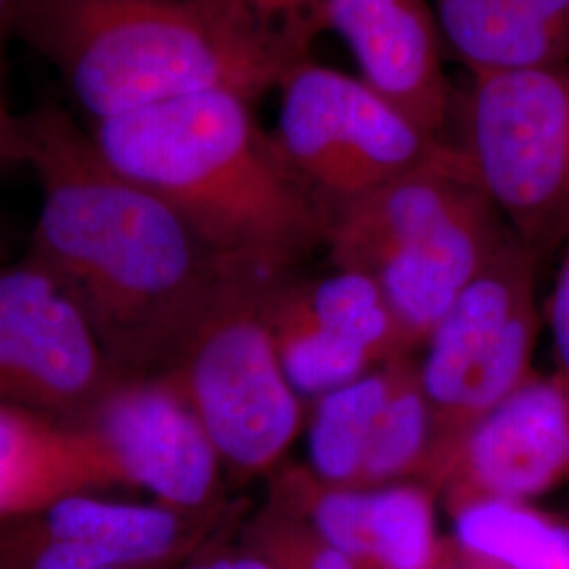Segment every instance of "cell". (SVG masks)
<instances>
[{"mask_svg":"<svg viewBox=\"0 0 569 569\" xmlns=\"http://www.w3.org/2000/svg\"><path fill=\"white\" fill-rule=\"evenodd\" d=\"M326 28L345 39L361 79L437 140H446L453 96L446 44L430 0H323Z\"/></svg>","mask_w":569,"mask_h":569,"instance_id":"cell-13","label":"cell"},{"mask_svg":"<svg viewBox=\"0 0 569 569\" xmlns=\"http://www.w3.org/2000/svg\"><path fill=\"white\" fill-rule=\"evenodd\" d=\"M399 359L310 401L306 418L308 470L323 483L361 488L367 453L395 385Z\"/></svg>","mask_w":569,"mask_h":569,"instance_id":"cell-17","label":"cell"},{"mask_svg":"<svg viewBox=\"0 0 569 569\" xmlns=\"http://www.w3.org/2000/svg\"><path fill=\"white\" fill-rule=\"evenodd\" d=\"M437 491L422 481L367 488L357 566L432 569L446 538L437 531Z\"/></svg>","mask_w":569,"mask_h":569,"instance_id":"cell-19","label":"cell"},{"mask_svg":"<svg viewBox=\"0 0 569 569\" xmlns=\"http://www.w3.org/2000/svg\"><path fill=\"white\" fill-rule=\"evenodd\" d=\"M114 373L81 308L32 253L0 266V406L79 425Z\"/></svg>","mask_w":569,"mask_h":569,"instance_id":"cell-9","label":"cell"},{"mask_svg":"<svg viewBox=\"0 0 569 569\" xmlns=\"http://www.w3.org/2000/svg\"><path fill=\"white\" fill-rule=\"evenodd\" d=\"M176 566H171V568H108V569H173Z\"/></svg>","mask_w":569,"mask_h":569,"instance_id":"cell-29","label":"cell"},{"mask_svg":"<svg viewBox=\"0 0 569 569\" xmlns=\"http://www.w3.org/2000/svg\"><path fill=\"white\" fill-rule=\"evenodd\" d=\"M23 164L41 188L32 253L96 329L117 373H159L241 266L108 163L61 106L21 114Z\"/></svg>","mask_w":569,"mask_h":569,"instance_id":"cell-1","label":"cell"},{"mask_svg":"<svg viewBox=\"0 0 569 569\" xmlns=\"http://www.w3.org/2000/svg\"><path fill=\"white\" fill-rule=\"evenodd\" d=\"M103 159L178 211L224 262L287 274L326 247L327 211L232 91L93 121Z\"/></svg>","mask_w":569,"mask_h":569,"instance_id":"cell-2","label":"cell"},{"mask_svg":"<svg viewBox=\"0 0 569 569\" xmlns=\"http://www.w3.org/2000/svg\"><path fill=\"white\" fill-rule=\"evenodd\" d=\"M173 569H270L264 559L244 547L239 540V545H228L224 538H218L209 542L203 549L192 552L182 563H178Z\"/></svg>","mask_w":569,"mask_h":569,"instance_id":"cell-24","label":"cell"},{"mask_svg":"<svg viewBox=\"0 0 569 569\" xmlns=\"http://www.w3.org/2000/svg\"><path fill=\"white\" fill-rule=\"evenodd\" d=\"M510 228L456 143L329 216L336 268L380 284L407 352L425 346Z\"/></svg>","mask_w":569,"mask_h":569,"instance_id":"cell-4","label":"cell"},{"mask_svg":"<svg viewBox=\"0 0 569 569\" xmlns=\"http://www.w3.org/2000/svg\"><path fill=\"white\" fill-rule=\"evenodd\" d=\"M232 509L183 512L79 493L0 519V569L171 568L224 538Z\"/></svg>","mask_w":569,"mask_h":569,"instance_id":"cell-11","label":"cell"},{"mask_svg":"<svg viewBox=\"0 0 569 569\" xmlns=\"http://www.w3.org/2000/svg\"><path fill=\"white\" fill-rule=\"evenodd\" d=\"M451 121L489 201L542 264L569 241V61L468 74Z\"/></svg>","mask_w":569,"mask_h":569,"instance_id":"cell-6","label":"cell"},{"mask_svg":"<svg viewBox=\"0 0 569 569\" xmlns=\"http://www.w3.org/2000/svg\"><path fill=\"white\" fill-rule=\"evenodd\" d=\"M432 569H502L496 563H489L486 559L477 557V555H470L468 550L458 547L449 536H446V542H443V549L439 552V559L437 563L432 566Z\"/></svg>","mask_w":569,"mask_h":569,"instance_id":"cell-26","label":"cell"},{"mask_svg":"<svg viewBox=\"0 0 569 569\" xmlns=\"http://www.w3.org/2000/svg\"><path fill=\"white\" fill-rule=\"evenodd\" d=\"M18 7H20V0H0V72L4 66L7 44L13 39Z\"/></svg>","mask_w":569,"mask_h":569,"instance_id":"cell-27","label":"cell"},{"mask_svg":"<svg viewBox=\"0 0 569 569\" xmlns=\"http://www.w3.org/2000/svg\"><path fill=\"white\" fill-rule=\"evenodd\" d=\"M258 20L306 41L326 28L323 0H239Z\"/></svg>","mask_w":569,"mask_h":569,"instance_id":"cell-22","label":"cell"},{"mask_svg":"<svg viewBox=\"0 0 569 569\" xmlns=\"http://www.w3.org/2000/svg\"><path fill=\"white\" fill-rule=\"evenodd\" d=\"M2 77V72H0ZM23 164V133L21 117L13 114L7 106L0 82V171H9Z\"/></svg>","mask_w":569,"mask_h":569,"instance_id":"cell-25","label":"cell"},{"mask_svg":"<svg viewBox=\"0 0 569 569\" xmlns=\"http://www.w3.org/2000/svg\"><path fill=\"white\" fill-rule=\"evenodd\" d=\"M4 264V239H2V232H0V266Z\"/></svg>","mask_w":569,"mask_h":569,"instance_id":"cell-28","label":"cell"},{"mask_svg":"<svg viewBox=\"0 0 569 569\" xmlns=\"http://www.w3.org/2000/svg\"><path fill=\"white\" fill-rule=\"evenodd\" d=\"M568 517H569V515H568Z\"/></svg>","mask_w":569,"mask_h":569,"instance_id":"cell-30","label":"cell"},{"mask_svg":"<svg viewBox=\"0 0 569 569\" xmlns=\"http://www.w3.org/2000/svg\"><path fill=\"white\" fill-rule=\"evenodd\" d=\"M547 323L557 361V373L569 382V241L563 244L561 264L547 300Z\"/></svg>","mask_w":569,"mask_h":569,"instance_id":"cell-23","label":"cell"},{"mask_svg":"<svg viewBox=\"0 0 569 569\" xmlns=\"http://www.w3.org/2000/svg\"><path fill=\"white\" fill-rule=\"evenodd\" d=\"M277 91L279 121L272 136L327 218L428 163L448 143L361 77L308 58L284 72Z\"/></svg>","mask_w":569,"mask_h":569,"instance_id":"cell-8","label":"cell"},{"mask_svg":"<svg viewBox=\"0 0 569 569\" xmlns=\"http://www.w3.org/2000/svg\"><path fill=\"white\" fill-rule=\"evenodd\" d=\"M569 481V382L531 373L449 446L428 475L446 502H533Z\"/></svg>","mask_w":569,"mask_h":569,"instance_id":"cell-12","label":"cell"},{"mask_svg":"<svg viewBox=\"0 0 569 569\" xmlns=\"http://www.w3.org/2000/svg\"><path fill=\"white\" fill-rule=\"evenodd\" d=\"M441 39L468 74L569 61V0H430Z\"/></svg>","mask_w":569,"mask_h":569,"instance_id":"cell-15","label":"cell"},{"mask_svg":"<svg viewBox=\"0 0 569 569\" xmlns=\"http://www.w3.org/2000/svg\"><path fill=\"white\" fill-rule=\"evenodd\" d=\"M114 488L117 475L84 428L0 406V519Z\"/></svg>","mask_w":569,"mask_h":569,"instance_id":"cell-14","label":"cell"},{"mask_svg":"<svg viewBox=\"0 0 569 569\" xmlns=\"http://www.w3.org/2000/svg\"><path fill=\"white\" fill-rule=\"evenodd\" d=\"M449 538L502 569H569V517L533 502L468 498L446 502Z\"/></svg>","mask_w":569,"mask_h":569,"instance_id":"cell-16","label":"cell"},{"mask_svg":"<svg viewBox=\"0 0 569 569\" xmlns=\"http://www.w3.org/2000/svg\"><path fill=\"white\" fill-rule=\"evenodd\" d=\"M283 277L234 268L164 369L226 470L243 479L274 472L306 425L268 323V300Z\"/></svg>","mask_w":569,"mask_h":569,"instance_id":"cell-5","label":"cell"},{"mask_svg":"<svg viewBox=\"0 0 569 569\" xmlns=\"http://www.w3.org/2000/svg\"><path fill=\"white\" fill-rule=\"evenodd\" d=\"M538 268L540 260L510 230L430 331L418 366L435 425L430 470L472 422L533 373L542 321Z\"/></svg>","mask_w":569,"mask_h":569,"instance_id":"cell-7","label":"cell"},{"mask_svg":"<svg viewBox=\"0 0 569 569\" xmlns=\"http://www.w3.org/2000/svg\"><path fill=\"white\" fill-rule=\"evenodd\" d=\"M293 289L319 326L363 348L378 366L409 355L380 284L363 272L336 268L317 281H293Z\"/></svg>","mask_w":569,"mask_h":569,"instance_id":"cell-20","label":"cell"},{"mask_svg":"<svg viewBox=\"0 0 569 569\" xmlns=\"http://www.w3.org/2000/svg\"><path fill=\"white\" fill-rule=\"evenodd\" d=\"M268 323L284 376L302 401H315L329 390L345 387L380 367L363 348L319 326L308 315L293 289V281L287 277L272 287Z\"/></svg>","mask_w":569,"mask_h":569,"instance_id":"cell-18","label":"cell"},{"mask_svg":"<svg viewBox=\"0 0 569 569\" xmlns=\"http://www.w3.org/2000/svg\"><path fill=\"white\" fill-rule=\"evenodd\" d=\"M13 39L56 68L91 122L203 91L253 102L310 47L239 0H20Z\"/></svg>","mask_w":569,"mask_h":569,"instance_id":"cell-3","label":"cell"},{"mask_svg":"<svg viewBox=\"0 0 569 569\" xmlns=\"http://www.w3.org/2000/svg\"><path fill=\"white\" fill-rule=\"evenodd\" d=\"M77 427L96 439L119 488L183 512L228 507L222 458L167 371L114 373Z\"/></svg>","mask_w":569,"mask_h":569,"instance_id":"cell-10","label":"cell"},{"mask_svg":"<svg viewBox=\"0 0 569 569\" xmlns=\"http://www.w3.org/2000/svg\"><path fill=\"white\" fill-rule=\"evenodd\" d=\"M241 542L258 552L270 569H361L302 519L268 502L244 526Z\"/></svg>","mask_w":569,"mask_h":569,"instance_id":"cell-21","label":"cell"}]
</instances>
